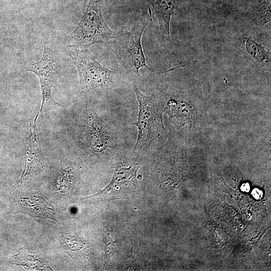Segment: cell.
Segmentation results:
<instances>
[{
    "mask_svg": "<svg viewBox=\"0 0 271 271\" xmlns=\"http://www.w3.org/2000/svg\"><path fill=\"white\" fill-rule=\"evenodd\" d=\"M103 0H88L75 29L64 40V45L76 49H86L94 44H107L115 35L104 20L102 8Z\"/></svg>",
    "mask_w": 271,
    "mask_h": 271,
    "instance_id": "obj_1",
    "label": "cell"
},
{
    "mask_svg": "<svg viewBox=\"0 0 271 271\" xmlns=\"http://www.w3.org/2000/svg\"><path fill=\"white\" fill-rule=\"evenodd\" d=\"M147 25L144 20L138 19L130 31L122 28L107 44L125 73L133 78L141 77L139 70L142 67L155 72L147 66L142 46V35Z\"/></svg>",
    "mask_w": 271,
    "mask_h": 271,
    "instance_id": "obj_2",
    "label": "cell"
},
{
    "mask_svg": "<svg viewBox=\"0 0 271 271\" xmlns=\"http://www.w3.org/2000/svg\"><path fill=\"white\" fill-rule=\"evenodd\" d=\"M77 68L83 91H108L119 81L118 73L101 65L86 49L72 48L69 53Z\"/></svg>",
    "mask_w": 271,
    "mask_h": 271,
    "instance_id": "obj_3",
    "label": "cell"
},
{
    "mask_svg": "<svg viewBox=\"0 0 271 271\" xmlns=\"http://www.w3.org/2000/svg\"><path fill=\"white\" fill-rule=\"evenodd\" d=\"M133 89L139 105L138 120L134 123L138 134L133 153L149 148L162 126L156 95L143 94L133 83Z\"/></svg>",
    "mask_w": 271,
    "mask_h": 271,
    "instance_id": "obj_4",
    "label": "cell"
},
{
    "mask_svg": "<svg viewBox=\"0 0 271 271\" xmlns=\"http://www.w3.org/2000/svg\"><path fill=\"white\" fill-rule=\"evenodd\" d=\"M29 71L34 73L38 77L42 92V103L39 114L44 109L60 106L52 97L51 92L56 74V53L47 42L44 44V50L41 59L31 63Z\"/></svg>",
    "mask_w": 271,
    "mask_h": 271,
    "instance_id": "obj_5",
    "label": "cell"
},
{
    "mask_svg": "<svg viewBox=\"0 0 271 271\" xmlns=\"http://www.w3.org/2000/svg\"><path fill=\"white\" fill-rule=\"evenodd\" d=\"M39 113L32 115L30 122L29 131L26 145L23 170L20 180L24 181L34 172L42 168L45 156L38 136L37 121Z\"/></svg>",
    "mask_w": 271,
    "mask_h": 271,
    "instance_id": "obj_6",
    "label": "cell"
},
{
    "mask_svg": "<svg viewBox=\"0 0 271 271\" xmlns=\"http://www.w3.org/2000/svg\"><path fill=\"white\" fill-rule=\"evenodd\" d=\"M88 115L86 128L87 142L93 152H102L108 147L110 135L103 121L94 108L88 109Z\"/></svg>",
    "mask_w": 271,
    "mask_h": 271,
    "instance_id": "obj_7",
    "label": "cell"
},
{
    "mask_svg": "<svg viewBox=\"0 0 271 271\" xmlns=\"http://www.w3.org/2000/svg\"><path fill=\"white\" fill-rule=\"evenodd\" d=\"M147 1L149 5L150 17H151L150 5L156 13L159 25L162 41L165 43H170V21L180 0Z\"/></svg>",
    "mask_w": 271,
    "mask_h": 271,
    "instance_id": "obj_8",
    "label": "cell"
},
{
    "mask_svg": "<svg viewBox=\"0 0 271 271\" xmlns=\"http://www.w3.org/2000/svg\"><path fill=\"white\" fill-rule=\"evenodd\" d=\"M139 168V166L135 164L128 166H119L115 170L112 178L108 185L103 190L91 197L107 194L108 192L118 189L120 187L127 184L136 178Z\"/></svg>",
    "mask_w": 271,
    "mask_h": 271,
    "instance_id": "obj_9",
    "label": "cell"
},
{
    "mask_svg": "<svg viewBox=\"0 0 271 271\" xmlns=\"http://www.w3.org/2000/svg\"><path fill=\"white\" fill-rule=\"evenodd\" d=\"M21 207L26 213L37 217L50 218L49 216L53 215L52 211H54L43 198L39 196L22 198Z\"/></svg>",
    "mask_w": 271,
    "mask_h": 271,
    "instance_id": "obj_10",
    "label": "cell"
},
{
    "mask_svg": "<svg viewBox=\"0 0 271 271\" xmlns=\"http://www.w3.org/2000/svg\"><path fill=\"white\" fill-rule=\"evenodd\" d=\"M242 39L245 50L251 57L259 63L270 66V55L261 44L256 42L251 37L242 36Z\"/></svg>",
    "mask_w": 271,
    "mask_h": 271,
    "instance_id": "obj_11",
    "label": "cell"
},
{
    "mask_svg": "<svg viewBox=\"0 0 271 271\" xmlns=\"http://www.w3.org/2000/svg\"><path fill=\"white\" fill-rule=\"evenodd\" d=\"M271 0H263L254 9L251 21L257 26H263L270 22Z\"/></svg>",
    "mask_w": 271,
    "mask_h": 271,
    "instance_id": "obj_12",
    "label": "cell"
},
{
    "mask_svg": "<svg viewBox=\"0 0 271 271\" xmlns=\"http://www.w3.org/2000/svg\"><path fill=\"white\" fill-rule=\"evenodd\" d=\"M252 195L255 199H259L262 198L263 193L261 190L257 188H255L252 191Z\"/></svg>",
    "mask_w": 271,
    "mask_h": 271,
    "instance_id": "obj_13",
    "label": "cell"
},
{
    "mask_svg": "<svg viewBox=\"0 0 271 271\" xmlns=\"http://www.w3.org/2000/svg\"><path fill=\"white\" fill-rule=\"evenodd\" d=\"M241 190L243 192H248L250 190V186L248 183L243 184L241 187Z\"/></svg>",
    "mask_w": 271,
    "mask_h": 271,
    "instance_id": "obj_14",
    "label": "cell"
}]
</instances>
